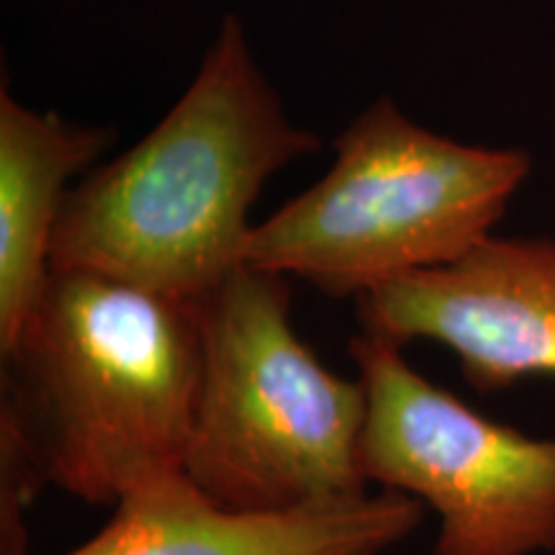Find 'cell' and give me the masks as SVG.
<instances>
[{
    "mask_svg": "<svg viewBox=\"0 0 555 555\" xmlns=\"http://www.w3.org/2000/svg\"><path fill=\"white\" fill-rule=\"evenodd\" d=\"M319 147L296 127L237 16L147 137L69 189L52 268L90 270L198 304L245 262L262 185Z\"/></svg>",
    "mask_w": 555,
    "mask_h": 555,
    "instance_id": "cell-1",
    "label": "cell"
},
{
    "mask_svg": "<svg viewBox=\"0 0 555 555\" xmlns=\"http://www.w3.org/2000/svg\"><path fill=\"white\" fill-rule=\"evenodd\" d=\"M0 356V416L47 483L116 506L183 474L204 356L196 304L52 268Z\"/></svg>",
    "mask_w": 555,
    "mask_h": 555,
    "instance_id": "cell-2",
    "label": "cell"
},
{
    "mask_svg": "<svg viewBox=\"0 0 555 555\" xmlns=\"http://www.w3.org/2000/svg\"><path fill=\"white\" fill-rule=\"evenodd\" d=\"M196 311L204 356L183 474L201 494L237 515L367 494L365 388L296 335L288 278L242 262Z\"/></svg>",
    "mask_w": 555,
    "mask_h": 555,
    "instance_id": "cell-3",
    "label": "cell"
},
{
    "mask_svg": "<svg viewBox=\"0 0 555 555\" xmlns=\"http://www.w3.org/2000/svg\"><path fill=\"white\" fill-rule=\"evenodd\" d=\"M530 168L525 150L455 142L378 99L337 137L332 168L253 227L245 266L360 298L489 240Z\"/></svg>",
    "mask_w": 555,
    "mask_h": 555,
    "instance_id": "cell-4",
    "label": "cell"
},
{
    "mask_svg": "<svg viewBox=\"0 0 555 555\" xmlns=\"http://www.w3.org/2000/svg\"><path fill=\"white\" fill-rule=\"evenodd\" d=\"M350 356L367 397L360 474L435 512L433 555L555 551V435L486 420L416 373L391 339L360 332Z\"/></svg>",
    "mask_w": 555,
    "mask_h": 555,
    "instance_id": "cell-5",
    "label": "cell"
},
{
    "mask_svg": "<svg viewBox=\"0 0 555 555\" xmlns=\"http://www.w3.org/2000/svg\"><path fill=\"white\" fill-rule=\"evenodd\" d=\"M365 335L446 345L476 391L555 376V240L491 234L450 266L358 298Z\"/></svg>",
    "mask_w": 555,
    "mask_h": 555,
    "instance_id": "cell-6",
    "label": "cell"
},
{
    "mask_svg": "<svg viewBox=\"0 0 555 555\" xmlns=\"http://www.w3.org/2000/svg\"><path fill=\"white\" fill-rule=\"evenodd\" d=\"M420 522V499L391 489L281 515H237L180 474L116 504L108 525L67 555H384Z\"/></svg>",
    "mask_w": 555,
    "mask_h": 555,
    "instance_id": "cell-7",
    "label": "cell"
},
{
    "mask_svg": "<svg viewBox=\"0 0 555 555\" xmlns=\"http://www.w3.org/2000/svg\"><path fill=\"white\" fill-rule=\"evenodd\" d=\"M82 127L0 93V352L16 343L52 273V237L67 180L108 147Z\"/></svg>",
    "mask_w": 555,
    "mask_h": 555,
    "instance_id": "cell-8",
    "label": "cell"
}]
</instances>
